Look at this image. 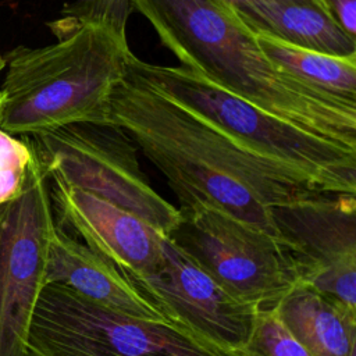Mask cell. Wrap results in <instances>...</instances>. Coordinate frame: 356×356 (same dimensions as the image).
I'll return each mask as SVG.
<instances>
[{"mask_svg": "<svg viewBox=\"0 0 356 356\" xmlns=\"http://www.w3.org/2000/svg\"><path fill=\"white\" fill-rule=\"evenodd\" d=\"M107 122L122 128L163 174L179 207L211 209L275 236L270 207L317 192L289 170L239 146L128 68L111 95Z\"/></svg>", "mask_w": 356, "mask_h": 356, "instance_id": "obj_1", "label": "cell"}, {"mask_svg": "<svg viewBox=\"0 0 356 356\" xmlns=\"http://www.w3.org/2000/svg\"><path fill=\"white\" fill-rule=\"evenodd\" d=\"M179 65L305 131L356 150V103L314 88L260 49L221 0H131Z\"/></svg>", "mask_w": 356, "mask_h": 356, "instance_id": "obj_2", "label": "cell"}, {"mask_svg": "<svg viewBox=\"0 0 356 356\" xmlns=\"http://www.w3.org/2000/svg\"><path fill=\"white\" fill-rule=\"evenodd\" d=\"M56 42L18 46L4 58L0 129L53 131L79 122H107L114 89L127 75L128 40L103 25L50 26Z\"/></svg>", "mask_w": 356, "mask_h": 356, "instance_id": "obj_3", "label": "cell"}, {"mask_svg": "<svg viewBox=\"0 0 356 356\" xmlns=\"http://www.w3.org/2000/svg\"><path fill=\"white\" fill-rule=\"evenodd\" d=\"M128 71L239 146L289 170L312 189L356 195V150L267 113L181 65L153 64L132 53Z\"/></svg>", "mask_w": 356, "mask_h": 356, "instance_id": "obj_4", "label": "cell"}, {"mask_svg": "<svg viewBox=\"0 0 356 356\" xmlns=\"http://www.w3.org/2000/svg\"><path fill=\"white\" fill-rule=\"evenodd\" d=\"M28 356H250L174 321L120 314L47 284L29 327Z\"/></svg>", "mask_w": 356, "mask_h": 356, "instance_id": "obj_5", "label": "cell"}, {"mask_svg": "<svg viewBox=\"0 0 356 356\" xmlns=\"http://www.w3.org/2000/svg\"><path fill=\"white\" fill-rule=\"evenodd\" d=\"M32 136L49 179L110 202L165 236L178 222L179 209L152 186L138 147L118 125L79 122Z\"/></svg>", "mask_w": 356, "mask_h": 356, "instance_id": "obj_6", "label": "cell"}, {"mask_svg": "<svg viewBox=\"0 0 356 356\" xmlns=\"http://www.w3.org/2000/svg\"><path fill=\"white\" fill-rule=\"evenodd\" d=\"M178 209L167 238L232 296L274 309L298 282L275 236L211 209Z\"/></svg>", "mask_w": 356, "mask_h": 356, "instance_id": "obj_7", "label": "cell"}, {"mask_svg": "<svg viewBox=\"0 0 356 356\" xmlns=\"http://www.w3.org/2000/svg\"><path fill=\"white\" fill-rule=\"evenodd\" d=\"M56 225L49 178L33 149L21 193L0 204V356H28Z\"/></svg>", "mask_w": 356, "mask_h": 356, "instance_id": "obj_8", "label": "cell"}, {"mask_svg": "<svg viewBox=\"0 0 356 356\" xmlns=\"http://www.w3.org/2000/svg\"><path fill=\"white\" fill-rule=\"evenodd\" d=\"M270 213L298 281L356 309V195L310 192Z\"/></svg>", "mask_w": 356, "mask_h": 356, "instance_id": "obj_9", "label": "cell"}, {"mask_svg": "<svg viewBox=\"0 0 356 356\" xmlns=\"http://www.w3.org/2000/svg\"><path fill=\"white\" fill-rule=\"evenodd\" d=\"M124 274L170 321L224 348L245 350L259 307L222 289L167 236L152 271Z\"/></svg>", "mask_w": 356, "mask_h": 356, "instance_id": "obj_10", "label": "cell"}, {"mask_svg": "<svg viewBox=\"0 0 356 356\" xmlns=\"http://www.w3.org/2000/svg\"><path fill=\"white\" fill-rule=\"evenodd\" d=\"M49 188L60 222L90 250L128 274H145L159 264L165 235L153 225L85 191L57 181Z\"/></svg>", "mask_w": 356, "mask_h": 356, "instance_id": "obj_11", "label": "cell"}, {"mask_svg": "<svg viewBox=\"0 0 356 356\" xmlns=\"http://www.w3.org/2000/svg\"><path fill=\"white\" fill-rule=\"evenodd\" d=\"M63 285L103 309L153 321H170L111 261L56 225L51 234L46 285Z\"/></svg>", "mask_w": 356, "mask_h": 356, "instance_id": "obj_12", "label": "cell"}, {"mask_svg": "<svg viewBox=\"0 0 356 356\" xmlns=\"http://www.w3.org/2000/svg\"><path fill=\"white\" fill-rule=\"evenodd\" d=\"M312 356H349L356 349V309L298 281L274 307Z\"/></svg>", "mask_w": 356, "mask_h": 356, "instance_id": "obj_13", "label": "cell"}, {"mask_svg": "<svg viewBox=\"0 0 356 356\" xmlns=\"http://www.w3.org/2000/svg\"><path fill=\"white\" fill-rule=\"evenodd\" d=\"M235 11L253 32L324 54L356 56V38L346 33L328 10L320 4L277 0Z\"/></svg>", "mask_w": 356, "mask_h": 356, "instance_id": "obj_14", "label": "cell"}, {"mask_svg": "<svg viewBox=\"0 0 356 356\" xmlns=\"http://www.w3.org/2000/svg\"><path fill=\"white\" fill-rule=\"evenodd\" d=\"M254 33L260 49L274 64L314 88L356 103V56L324 54Z\"/></svg>", "mask_w": 356, "mask_h": 356, "instance_id": "obj_15", "label": "cell"}, {"mask_svg": "<svg viewBox=\"0 0 356 356\" xmlns=\"http://www.w3.org/2000/svg\"><path fill=\"white\" fill-rule=\"evenodd\" d=\"M131 11V0H72L64 4L60 18L51 21L49 26L70 28L96 24L127 39V24Z\"/></svg>", "mask_w": 356, "mask_h": 356, "instance_id": "obj_16", "label": "cell"}, {"mask_svg": "<svg viewBox=\"0 0 356 356\" xmlns=\"http://www.w3.org/2000/svg\"><path fill=\"white\" fill-rule=\"evenodd\" d=\"M245 350L250 356H312L274 309H259Z\"/></svg>", "mask_w": 356, "mask_h": 356, "instance_id": "obj_17", "label": "cell"}, {"mask_svg": "<svg viewBox=\"0 0 356 356\" xmlns=\"http://www.w3.org/2000/svg\"><path fill=\"white\" fill-rule=\"evenodd\" d=\"M32 157L33 146L31 140L17 139L0 129V204L15 199L21 193Z\"/></svg>", "mask_w": 356, "mask_h": 356, "instance_id": "obj_18", "label": "cell"}, {"mask_svg": "<svg viewBox=\"0 0 356 356\" xmlns=\"http://www.w3.org/2000/svg\"><path fill=\"white\" fill-rule=\"evenodd\" d=\"M323 3L342 29L356 38V0H323Z\"/></svg>", "mask_w": 356, "mask_h": 356, "instance_id": "obj_19", "label": "cell"}, {"mask_svg": "<svg viewBox=\"0 0 356 356\" xmlns=\"http://www.w3.org/2000/svg\"><path fill=\"white\" fill-rule=\"evenodd\" d=\"M221 1L227 3L234 10H242V8L249 7L252 4H257V3H263V1H277V0H221ZM299 1H312V3H316V4H320V6L325 7L323 0H299Z\"/></svg>", "mask_w": 356, "mask_h": 356, "instance_id": "obj_20", "label": "cell"}, {"mask_svg": "<svg viewBox=\"0 0 356 356\" xmlns=\"http://www.w3.org/2000/svg\"><path fill=\"white\" fill-rule=\"evenodd\" d=\"M4 70V58L0 56V72Z\"/></svg>", "mask_w": 356, "mask_h": 356, "instance_id": "obj_21", "label": "cell"}, {"mask_svg": "<svg viewBox=\"0 0 356 356\" xmlns=\"http://www.w3.org/2000/svg\"><path fill=\"white\" fill-rule=\"evenodd\" d=\"M349 356H356V349H353V350L349 353Z\"/></svg>", "mask_w": 356, "mask_h": 356, "instance_id": "obj_22", "label": "cell"}]
</instances>
